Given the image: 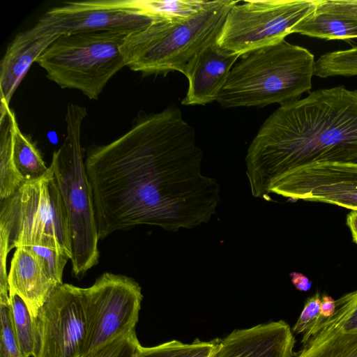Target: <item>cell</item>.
Returning <instances> with one entry per match:
<instances>
[{
    "mask_svg": "<svg viewBox=\"0 0 357 357\" xmlns=\"http://www.w3.org/2000/svg\"><path fill=\"white\" fill-rule=\"evenodd\" d=\"M202 158L194 129L174 107L89 149L84 165L99 238L140 225L177 231L210 221L220 185L202 173Z\"/></svg>",
    "mask_w": 357,
    "mask_h": 357,
    "instance_id": "obj_1",
    "label": "cell"
},
{
    "mask_svg": "<svg viewBox=\"0 0 357 357\" xmlns=\"http://www.w3.org/2000/svg\"><path fill=\"white\" fill-rule=\"evenodd\" d=\"M317 162L357 164V89H321L281 105L248 149L251 193L264 199L275 180Z\"/></svg>",
    "mask_w": 357,
    "mask_h": 357,
    "instance_id": "obj_2",
    "label": "cell"
},
{
    "mask_svg": "<svg viewBox=\"0 0 357 357\" xmlns=\"http://www.w3.org/2000/svg\"><path fill=\"white\" fill-rule=\"evenodd\" d=\"M239 1H206L185 20L161 17L125 38L126 66L144 75L176 70L185 77L200 53L215 43L231 8Z\"/></svg>",
    "mask_w": 357,
    "mask_h": 357,
    "instance_id": "obj_3",
    "label": "cell"
},
{
    "mask_svg": "<svg viewBox=\"0 0 357 357\" xmlns=\"http://www.w3.org/2000/svg\"><path fill=\"white\" fill-rule=\"evenodd\" d=\"M241 57L216 100L223 107L283 105L312 89L316 61L306 48L283 40Z\"/></svg>",
    "mask_w": 357,
    "mask_h": 357,
    "instance_id": "obj_4",
    "label": "cell"
},
{
    "mask_svg": "<svg viewBox=\"0 0 357 357\" xmlns=\"http://www.w3.org/2000/svg\"><path fill=\"white\" fill-rule=\"evenodd\" d=\"M86 116L85 107L68 104L67 135L62 146L54 151L50 166L68 216L72 273L77 279L96 266L100 257L93 196L80 144L81 126Z\"/></svg>",
    "mask_w": 357,
    "mask_h": 357,
    "instance_id": "obj_5",
    "label": "cell"
},
{
    "mask_svg": "<svg viewBox=\"0 0 357 357\" xmlns=\"http://www.w3.org/2000/svg\"><path fill=\"white\" fill-rule=\"evenodd\" d=\"M126 33L80 32L59 36L36 62L62 89L97 100L108 81L126 66L121 46Z\"/></svg>",
    "mask_w": 357,
    "mask_h": 357,
    "instance_id": "obj_6",
    "label": "cell"
},
{
    "mask_svg": "<svg viewBox=\"0 0 357 357\" xmlns=\"http://www.w3.org/2000/svg\"><path fill=\"white\" fill-rule=\"evenodd\" d=\"M0 232L8 248L42 246L72 257L67 211L51 168L43 178L24 182L0 202Z\"/></svg>",
    "mask_w": 357,
    "mask_h": 357,
    "instance_id": "obj_7",
    "label": "cell"
},
{
    "mask_svg": "<svg viewBox=\"0 0 357 357\" xmlns=\"http://www.w3.org/2000/svg\"><path fill=\"white\" fill-rule=\"evenodd\" d=\"M318 1H238L229 11L216 44L225 51L243 56L279 43L316 10Z\"/></svg>",
    "mask_w": 357,
    "mask_h": 357,
    "instance_id": "obj_8",
    "label": "cell"
},
{
    "mask_svg": "<svg viewBox=\"0 0 357 357\" xmlns=\"http://www.w3.org/2000/svg\"><path fill=\"white\" fill-rule=\"evenodd\" d=\"M82 293L86 327L82 356L135 329L143 295L132 278L104 273Z\"/></svg>",
    "mask_w": 357,
    "mask_h": 357,
    "instance_id": "obj_9",
    "label": "cell"
},
{
    "mask_svg": "<svg viewBox=\"0 0 357 357\" xmlns=\"http://www.w3.org/2000/svg\"><path fill=\"white\" fill-rule=\"evenodd\" d=\"M161 17L145 11L138 0L74 1L49 9L32 28L52 35L96 31L130 34Z\"/></svg>",
    "mask_w": 357,
    "mask_h": 357,
    "instance_id": "obj_10",
    "label": "cell"
},
{
    "mask_svg": "<svg viewBox=\"0 0 357 357\" xmlns=\"http://www.w3.org/2000/svg\"><path fill=\"white\" fill-rule=\"evenodd\" d=\"M33 357H81L86 337L82 288L57 286L34 318Z\"/></svg>",
    "mask_w": 357,
    "mask_h": 357,
    "instance_id": "obj_11",
    "label": "cell"
},
{
    "mask_svg": "<svg viewBox=\"0 0 357 357\" xmlns=\"http://www.w3.org/2000/svg\"><path fill=\"white\" fill-rule=\"evenodd\" d=\"M272 194L357 211V164L317 162L298 167L271 184L264 199L270 201Z\"/></svg>",
    "mask_w": 357,
    "mask_h": 357,
    "instance_id": "obj_12",
    "label": "cell"
},
{
    "mask_svg": "<svg viewBox=\"0 0 357 357\" xmlns=\"http://www.w3.org/2000/svg\"><path fill=\"white\" fill-rule=\"evenodd\" d=\"M295 339L284 321L235 329L221 339L214 357H294Z\"/></svg>",
    "mask_w": 357,
    "mask_h": 357,
    "instance_id": "obj_13",
    "label": "cell"
},
{
    "mask_svg": "<svg viewBox=\"0 0 357 357\" xmlns=\"http://www.w3.org/2000/svg\"><path fill=\"white\" fill-rule=\"evenodd\" d=\"M241 56L222 50L216 41L208 46L198 56L186 75L188 89L181 103L205 105L216 101L232 67Z\"/></svg>",
    "mask_w": 357,
    "mask_h": 357,
    "instance_id": "obj_14",
    "label": "cell"
},
{
    "mask_svg": "<svg viewBox=\"0 0 357 357\" xmlns=\"http://www.w3.org/2000/svg\"><path fill=\"white\" fill-rule=\"evenodd\" d=\"M59 36L40 33L33 28L17 34L8 45L0 66V99L11 98L33 62Z\"/></svg>",
    "mask_w": 357,
    "mask_h": 357,
    "instance_id": "obj_15",
    "label": "cell"
},
{
    "mask_svg": "<svg viewBox=\"0 0 357 357\" xmlns=\"http://www.w3.org/2000/svg\"><path fill=\"white\" fill-rule=\"evenodd\" d=\"M9 291L18 294L33 317L51 295L56 284L36 257L25 247L16 248L8 273Z\"/></svg>",
    "mask_w": 357,
    "mask_h": 357,
    "instance_id": "obj_16",
    "label": "cell"
},
{
    "mask_svg": "<svg viewBox=\"0 0 357 357\" xmlns=\"http://www.w3.org/2000/svg\"><path fill=\"white\" fill-rule=\"evenodd\" d=\"M17 125L13 109L4 102L0 106V199L12 195L24 183L13 160L14 130Z\"/></svg>",
    "mask_w": 357,
    "mask_h": 357,
    "instance_id": "obj_17",
    "label": "cell"
},
{
    "mask_svg": "<svg viewBox=\"0 0 357 357\" xmlns=\"http://www.w3.org/2000/svg\"><path fill=\"white\" fill-rule=\"evenodd\" d=\"M291 33L325 40L354 39L357 38V21L315 10L298 22Z\"/></svg>",
    "mask_w": 357,
    "mask_h": 357,
    "instance_id": "obj_18",
    "label": "cell"
},
{
    "mask_svg": "<svg viewBox=\"0 0 357 357\" xmlns=\"http://www.w3.org/2000/svg\"><path fill=\"white\" fill-rule=\"evenodd\" d=\"M335 303L336 310L333 316L303 333V346L312 338L357 332V290L344 295Z\"/></svg>",
    "mask_w": 357,
    "mask_h": 357,
    "instance_id": "obj_19",
    "label": "cell"
},
{
    "mask_svg": "<svg viewBox=\"0 0 357 357\" xmlns=\"http://www.w3.org/2000/svg\"><path fill=\"white\" fill-rule=\"evenodd\" d=\"M13 156L15 165L24 182L45 176L50 170L38 149L16 126L13 134Z\"/></svg>",
    "mask_w": 357,
    "mask_h": 357,
    "instance_id": "obj_20",
    "label": "cell"
},
{
    "mask_svg": "<svg viewBox=\"0 0 357 357\" xmlns=\"http://www.w3.org/2000/svg\"><path fill=\"white\" fill-rule=\"evenodd\" d=\"M294 357H357V332L310 339Z\"/></svg>",
    "mask_w": 357,
    "mask_h": 357,
    "instance_id": "obj_21",
    "label": "cell"
},
{
    "mask_svg": "<svg viewBox=\"0 0 357 357\" xmlns=\"http://www.w3.org/2000/svg\"><path fill=\"white\" fill-rule=\"evenodd\" d=\"M220 343V338L211 341L195 339L190 344L173 340L151 347L141 345L136 357H214Z\"/></svg>",
    "mask_w": 357,
    "mask_h": 357,
    "instance_id": "obj_22",
    "label": "cell"
},
{
    "mask_svg": "<svg viewBox=\"0 0 357 357\" xmlns=\"http://www.w3.org/2000/svg\"><path fill=\"white\" fill-rule=\"evenodd\" d=\"M12 322L22 357L33 356L34 319L24 301L16 293L9 291Z\"/></svg>",
    "mask_w": 357,
    "mask_h": 357,
    "instance_id": "obj_23",
    "label": "cell"
},
{
    "mask_svg": "<svg viewBox=\"0 0 357 357\" xmlns=\"http://www.w3.org/2000/svg\"><path fill=\"white\" fill-rule=\"evenodd\" d=\"M314 75L323 78L357 75V46L321 55L315 62Z\"/></svg>",
    "mask_w": 357,
    "mask_h": 357,
    "instance_id": "obj_24",
    "label": "cell"
},
{
    "mask_svg": "<svg viewBox=\"0 0 357 357\" xmlns=\"http://www.w3.org/2000/svg\"><path fill=\"white\" fill-rule=\"evenodd\" d=\"M201 0H143L138 3L147 13L165 18L185 20L196 13L205 3Z\"/></svg>",
    "mask_w": 357,
    "mask_h": 357,
    "instance_id": "obj_25",
    "label": "cell"
},
{
    "mask_svg": "<svg viewBox=\"0 0 357 357\" xmlns=\"http://www.w3.org/2000/svg\"><path fill=\"white\" fill-rule=\"evenodd\" d=\"M26 248L38 259L47 276L57 285L63 284L64 267L70 257L66 252L42 246Z\"/></svg>",
    "mask_w": 357,
    "mask_h": 357,
    "instance_id": "obj_26",
    "label": "cell"
},
{
    "mask_svg": "<svg viewBox=\"0 0 357 357\" xmlns=\"http://www.w3.org/2000/svg\"><path fill=\"white\" fill-rule=\"evenodd\" d=\"M140 347L134 329L82 357H136Z\"/></svg>",
    "mask_w": 357,
    "mask_h": 357,
    "instance_id": "obj_27",
    "label": "cell"
},
{
    "mask_svg": "<svg viewBox=\"0 0 357 357\" xmlns=\"http://www.w3.org/2000/svg\"><path fill=\"white\" fill-rule=\"evenodd\" d=\"M0 357H22L13 330L10 303H0Z\"/></svg>",
    "mask_w": 357,
    "mask_h": 357,
    "instance_id": "obj_28",
    "label": "cell"
},
{
    "mask_svg": "<svg viewBox=\"0 0 357 357\" xmlns=\"http://www.w3.org/2000/svg\"><path fill=\"white\" fill-rule=\"evenodd\" d=\"M321 298L320 294L316 293L307 299L300 316L291 328L293 334L305 333L324 321L320 314Z\"/></svg>",
    "mask_w": 357,
    "mask_h": 357,
    "instance_id": "obj_29",
    "label": "cell"
},
{
    "mask_svg": "<svg viewBox=\"0 0 357 357\" xmlns=\"http://www.w3.org/2000/svg\"><path fill=\"white\" fill-rule=\"evenodd\" d=\"M316 10L357 21V0H319Z\"/></svg>",
    "mask_w": 357,
    "mask_h": 357,
    "instance_id": "obj_30",
    "label": "cell"
},
{
    "mask_svg": "<svg viewBox=\"0 0 357 357\" xmlns=\"http://www.w3.org/2000/svg\"><path fill=\"white\" fill-rule=\"evenodd\" d=\"M335 310V301L329 296H322L321 298L320 314L324 321L333 316Z\"/></svg>",
    "mask_w": 357,
    "mask_h": 357,
    "instance_id": "obj_31",
    "label": "cell"
},
{
    "mask_svg": "<svg viewBox=\"0 0 357 357\" xmlns=\"http://www.w3.org/2000/svg\"><path fill=\"white\" fill-rule=\"evenodd\" d=\"M347 225L351 231L353 241L357 244V211H351L347 215Z\"/></svg>",
    "mask_w": 357,
    "mask_h": 357,
    "instance_id": "obj_32",
    "label": "cell"
},
{
    "mask_svg": "<svg viewBox=\"0 0 357 357\" xmlns=\"http://www.w3.org/2000/svg\"><path fill=\"white\" fill-rule=\"evenodd\" d=\"M291 280L296 288L300 291H307L310 289V283L308 280L301 274L293 273Z\"/></svg>",
    "mask_w": 357,
    "mask_h": 357,
    "instance_id": "obj_33",
    "label": "cell"
}]
</instances>
